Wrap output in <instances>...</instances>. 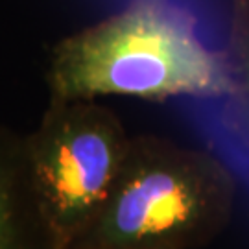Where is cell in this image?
I'll return each instance as SVG.
<instances>
[{"label":"cell","mask_w":249,"mask_h":249,"mask_svg":"<svg viewBox=\"0 0 249 249\" xmlns=\"http://www.w3.org/2000/svg\"><path fill=\"white\" fill-rule=\"evenodd\" d=\"M238 179L213 151L133 135L109 196L69 249H201L231 225Z\"/></svg>","instance_id":"7a4b0ae2"},{"label":"cell","mask_w":249,"mask_h":249,"mask_svg":"<svg viewBox=\"0 0 249 249\" xmlns=\"http://www.w3.org/2000/svg\"><path fill=\"white\" fill-rule=\"evenodd\" d=\"M227 61L231 69L232 94L249 118V0H234L229 22Z\"/></svg>","instance_id":"5b68a950"},{"label":"cell","mask_w":249,"mask_h":249,"mask_svg":"<svg viewBox=\"0 0 249 249\" xmlns=\"http://www.w3.org/2000/svg\"><path fill=\"white\" fill-rule=\"evenodd\" d=\"M0 249H65L28 178L22 135L0 124Z\"/></svg>","instance_id":"277c9868"},{"label":"cell","mask_w":249,"mask_h":249,"mask_svg":"<svg viewBox=\"0 0 249 249\" xmlns=\"http://www.w3.org/2000/svg\"><path fill=\"white\" fill-rule=\"evenodd\" d=\"M133 135L100 100H50L22 135L28 178L65 249L96 216L122 168Z\"/></svg>","instance_id":"3957f363"},{"label":"cell","mask_w":249,"mask_h":249,"mask_svg":"<svg viewBox=\"0 0 249 249\" xmlns=\"http://www.w3.org/2000/svg\"><path fill=\"white\" fill-rule=\"evenodd\" d=\"M46 87L50 100L166 102L231 96L232 78L225 52L199 37L188 9L172 0H131L53 45Z\"/></svg>","instance_id":"6da1fadb"}]
</instances>
